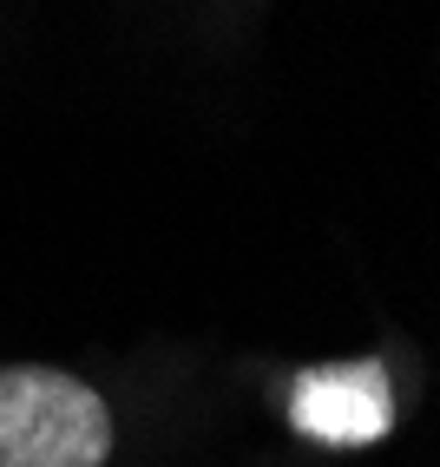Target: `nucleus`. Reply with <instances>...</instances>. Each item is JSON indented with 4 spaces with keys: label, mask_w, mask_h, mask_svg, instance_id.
Wrapping results in <instances>:
<instances>
[{
    "label": "nucleus",
    "mask_w": 440,
    "mask_h": 467,
    "mask_svg": "<svg viewBox=\"0 0 440 467\" xmlns=\"http://www.w3.org/2000/svg\"><path fill=\"white\" fill-rule=\"evenodd\" d=\"M112 409L106 395L46 362L0 368V467H106Z\"/></svg>",
    "instance_id": "obj_1"
}]
</instances>
